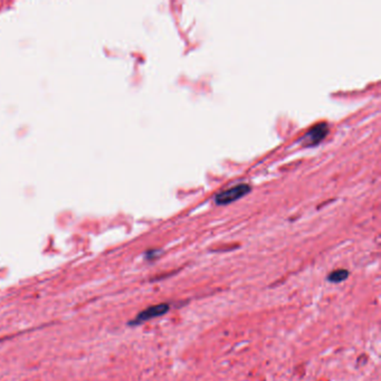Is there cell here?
<instances>
[{
  "label": "cell",
  "instance_id": "2",
  "mask_svg": "<svg viewBox=\"0 0 381 381\" xmlns=\"http://www.w3.org/2000/svg\"><path fill=\"white\" fill-rule=\"evenodd\" d=\"M169 310H170V304L168 303H160V304L151 305V307L144 309L143 311L140 312V313H138L134 319L129 322V325H132V326L140 325L144 322L165 315L167 312H169Z\"/></svg>",
  "mask_w": 381,
  "mask_h": 381
},
{
  "label": "cell",
  "instance_id": "4",
  "mask_svg": "<svg viewBox=\"0 0 381 381\" xmlns=\"http://www.w3.org/2000/svg\"><path fill=\"white\" fill-rule=\"evenodd\" d=\"M348 277H349L348 270L341 268V269H337L331 272L330 275L326 277V280L330 283H341L348 279Z\"/></svg>",
  "mask_w": 381,
  "mask_h": 381
},
{
  "label": "cell",
  "instance_id": "3",
  "mask_svg": "<svg viewBox=\"0 0 381 381\" xmlns=\"http://www.w3.org/2000/svg\"><path fill=\"white\" fill-rule=\"evenodd\" d=\"M328 133L329 126L326 123L315 124L313 128H311L307 133L300 139V142H301L303 147H314L317 146L321 141L324 140Z\"/></svg>",
  "mask_w": 381,
  "mask_h": 381
},
{
  "label": "cell",
  "instance_id": "1",
  "mask_svg": "<svg viewBox=\"0 0 381 381\" xmlns=\"http://www.w3.org/2000/svg\"><path fill=\"white\" fill-rule=\"evenodd\" d=\"M250 192H251V187L248 186V184L240 183V184H237V186L225 189L223 190V192L218 193L215 196V203L219 206L232 204L234 203V201L240 199L241 197H244V196L247 195Z\"/></svg>",
  "mask_w": 381,
  "mask_h": 381
}]
</instances>
